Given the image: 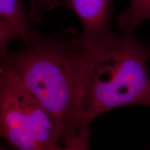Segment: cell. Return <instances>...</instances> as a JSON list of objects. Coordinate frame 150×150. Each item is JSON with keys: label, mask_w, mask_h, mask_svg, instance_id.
Here are the masks:
<instances>
[{"label": "cell", "mask_w": 150, "mask_h": 150, "mask_svg": "<svg viewBox=\"0 0 150 150\" xmlns=\"http://www.w3.org/2000/svg\"><path fill=\"white\" fill-rule=\"evenodd\" d=\"M94 42L73 27L37 31L19 50L0 58V73L27 91L51 115L61 142L81 133L79 102L83 68Z\"/></svg>", "instance_id": "obj_1"}, {"label": "cell", "mask_w": 150, "mask_h": 150, "mask_svg": "<svg viewBox=\"0 0 150 150\" xmlns=\"http://www.w3.org/2000/svg\"><path fill=\"white\" fill-rule=\"evenodd\" d=\"M149 50L134 32L116 35L93 44L83 68L79 102L81 131L115 108L144 105L150 107Z\"/></svg>", "instance_id": "obj_2"}, {"label": "cell", "mask_w": 150, "mask_h": 150, "mask_svg": "<svg viewBox=\"0 0 150 150\" xmlns=\"http://www.w3.org/2000/svg\"><path fill=\"white\" fill-rule=\"evenodd\" d=\"M13 150H56L61 138L51 115L16 81L0 73V140Z\"/></svg>", "instance_id": "obj_3"}, {"label": "cell", "mask_w": 150, "mask_h": 150, "mask_svg": "<svg viewBox=\"0 0 150 150\" xmlns=\"http://www.w3.org/2000/svg\"><path fill=\"white\" fill-rule=\"evenodd\" d=\"M83 27L82 37L90 41L104 40L116 35L111 29L112 0H63Z\"/></svg>", "instance_id": "obj_4"}, {"label": "cell", "mask_w": 150, "mask_h": 150, "mask_svg": "<svg viewBox=\"0 0 150 150\" xmlns=\"http://www.w3.org/2000/svg\"><path fill=\"white\" fill-rule=\"evenodd\" d=\"M0 18L16 28L22 43L28 42L38 31L30 23L27 6L22 0H0Z\"/></svg>", "instance_id": "obj_5"}, {"label": "cell", "mask_w": 150, "mask_h": 150, "mask_svg": "<svg viewBox=\"0 0 150 150\" xmlns=\"http://www.w3.org/2000/svg\"><path fill=\"white\" fill-rule=\"evenodd\" d=\"M150 19V0H131L128 8L120 15L118 24L123 33L134 32L137 26Z\"/></svg>", "instance_id": "obj_6"}, {"label": "cell", "mask_w": 150, "mask_h": 150, "mask_svg": "<svg viewBox=\"0 0 150 150\" xmlns=\"http://www.w3.org/2000/svg\"><path fill=\"white\" fill-rule=\"evenodd\" d=\"M21 41L20 33L13 26L0 18V58L8 50V46L14 40Z\"/></svg>", "instance_id": "obj_7"}, {"label": "cell", "mask_w": 150, "mask_h": 150, "mask_svg": "<svg viewBox=\"0 0 150 150\" xmlns=\"http://www.w3.org/2000/svg\"><path fill=\"white\" fill-rule=\"evenodd\" d=\"M90 131L86 130L76 136L67 138L56 150H90Z\"/></svg>", "instance_id": "obj_8"}, {"label": "cell", "mask_w": 150, "mask_h": 150, "mask_svg": "<svg viewBox=\"0 0 150 150\" xmlns=\"http://www.w3.org/2000/svg\"><path fill=\"white\" fill-rule=\"evenodd\" d=\"M57 0H37V11L40 19L42 13L54 8L57 5Z\"/></svg>", "instance_id": "obj_9"}, {"label": "cell", "mask_w": 150, "mask_h": 150, "mask_svg": "<svg viewBox=\"0 0 150 150\" xmlns=\"http://www.w3.org/2000/svg\"><path fill=\"white\" fill-rule=\"evenodd\" d=\"M0 150H9V149L8 148L5 147L4 146H3L1 143H0Z\"/></svg>", "instance_id": "obj_10"}]
</instances>
